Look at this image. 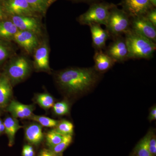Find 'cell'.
I'll return each instance as SVG.
<instances>
[{
    "instance_id": "6da1fadb",
    "label": "cell",
    "mask_w": 156,
    "mask_h": 156,
    "mask_svg": "<svg viewBox=\"0 0 156 156\" xmlns=\"http://www.w3.org/2000/svg\"><path fill=\"white\" fill-rule=\"evenodd\" d=\"M99 73L94 67L70 68L56 74V83L69 96L85 94L92 90L99 81Z\"/></svg>"
},
{
    "instance_id": "7a4b0ae2",
    "label": "cell",
    "mask_w": 156,
    "mask_h": 156,
    "mask_svg": "<svg viewBox=\"0 0 156 156\" xmlns=\"http://www.w3.org/2000/svg\"><path fill=\"white\" fill-rule=\"evenodd\" d=\"M124 34L128 59H149L152 57L156 50V43L136 33L131 28Z\"/></svg>"
},
{
    "instance_id": "3957f363",
    "label": "cell",
    "mask_w": 156,
    "mask_h": 156,
    "mask_svg": "<svg viewBox=\"0 0 156 156\" xmlns=\"http://www.w3.org/2000/svg\"><path fill=\"white\" fill-rule=\"evenodd\" d=\"M114 6L106 3L94 4L78 17V22L82 25L96 24L105 26L110 11Z\"/></svg>"
},
{
    "instance_id": "277c9868",
    "label": "cell",
    "mask_w": 156,
    "mask_h": 156,
    "mask_svg": "<svg viewBox=\"0 0 156 156\" xmlns=\"http://www.w3.org/2000/svg\"><path fill=\"white\" fill-rule=\"evenodd\" d=\"M129 17L124 10L114 6L110 11L105 25L107 31L114 37L125 33L130 28L131 20Z\"/></svg>"
},
{
    "instance_id": "5b68a950",
    "label": "cell",
    "mask_w": 156,
    "mask_h": 156,
    "mask_svg": "<svg viewBox=\"0 0 156 156\" xmlns=\"http://www.w3.org/2000/svg\"><path fill=\"white\" fill-rule=\"evenodd\" d=\"M6 70L5 75L11 84L14 85L28 76L31 71L30 63L24 56H16L10 61Z\"/></svg>"
},
{
    "instance_id": "8992f818",
    "label": "cell",
    "mask_w": 156,
    "mask_h": 156,
    "mask_svg": "<svg viewBox=\"0 0 156 156\" xmlns=\"http://www.w3.org/2000/svg\"><path fill=\"white\" fill-rule=\"evenodd\" d=\"M130 26L136 33L156 43V27L145 16L132 18Z\"/></svg>"
},
{
    "instance_id": "52a82bcc",
    "label": "cell",
    "mask_w": 156,
    "mask_h": 156,
    "mask_svg": "<svg viewBox=\"0 0 156 156\" xmlns=\"http://www.w3.org/2000/svg\"><path fill=\"white\" fill-rule=\"evenodd\" d=\"M3 7L9 16H29L37 17L26 0H5Z\"/></svg>"
},
{
    "instance_id": "ba28073f",
    "label": "cell",
    "mask_w": 156,
    "mask_h": 156,
    "mask_svg": "<svg viewBox=\"0 0 156 156\" xmlns=\"http://www.w3.org/2000/svg\"><path fill=\"white\" fill-rule=\"evenodd\" d=\"M123 10L132 18L145 16L153 6L149 0H123Z\"/></svg>"
},
{
    "instance_id": "9c48e42d",
    "label": "cell",
    "mask_w": 156,
    "mask_h": 156,
    "mask_svg": "<svg viewBox=\"0 0 156 156\" xmlns=\"http://www.w3.org/2000/svg\"><path fill=\"white\" fill-rule=\"evenodd\" d=\"M114 41L108 48L105 53L115 62H122L128 59V50L125 38L119 36L115 37Z\"/></svg>"
},
{
    "instance_id": "30bf717a",
    "label": "cell",
    "mask_w": 156,
    "mask_h": 156,
    "mask_svg": "<svg viewBox=\"0 0 156 156\" xmlns=\"http://www.w3.org/2000/svg\"><path fill=\"white\" fill-rule=\"evenodd\" d=\"M10 20L19 30L29 31L38 36L41 32V27L37 17L29 16H11Z\"/></svg>"
},
{
    "instance_id": "8fae6325",
    "label": "cell",
    "mask_w": 156,
    "mask_h": 156,
    "mask_svg": "<svg viewBox=\"0 0 156 156\" xmlns=\"http://www.w3.org/2000/svg\"><path fill=\"white\" fill-rule=\"evenodd\" d=\"M34 66L35 69L40 71L49 72V49L46 42L39 44L34 52Z\"/></svg>"
},
{
    "instance_id": "7c38bea8",
    "label": "cell",
    "mask_w": 156,
    "mask_h": 156,
    "mask_svg": "<svg viewBox=\"0 0 156 156\" xmlns=\"http://www.w3.org/2000/svg\"><path fill=\"white\" fill-rule=\"evenodd\" d=\"M13 40L28 53L34 52L39 44L37 35L29 31H18Z\"/></svg>"
},
{
    "instance_id": "4fadbf2b",
    "label": "cell",
    "mask_w": 156,
    "mask_h": 156,
    "mask_svg": "<svg viewBox=\"0 0 156 156\" xmlns=\"http://www.w3.org/2000/svg\"><path fill=\"white\" fill-rule=\"evenodd\" d=\"M34 108L33 105H27L13 100L8 105L7 110L14 118L21 119H29L33 114Z\"/></svg>"
},
{
    "instance_id": "5bb4252c",
    "label": "cell",
    "mask_w": 156,
    "mask_h": 156,
    "mask_svg": "<svg viewBox=\"0 0 156 156\" xmlns=\"http://www.w3.org/2000/svg\"><path fill=\"white\" fill-rule=\"evenodd\" d=\"M89 26L92 34L93 47L97 50H102L105 48L107 41L110 35L107 30L101 28L99 24H92Z\"/></svg>"
},
{
    "instance_id": "9a60e30c",
    "label": "cell",
    "mask_w": 156,
    "mask_h": 156,
    "mask_svg": "<svg viewBox=\"0 0 156 156\" xmlns=\"http://www.w3.org/2000/svg\"><path fill=\"white\" fill-rule=\"evenodd\" d=\"M94 68L97 72L103 73L107 71L115 63V61L102 50H96L94 56Z\"/></svg>"
},
{
    "instance_id": "2e32d148",
    "label": "cell",
    "mask_w": 156,
    "mask_h": 156,
    "mask_svg": "<svg viewBox=\"0 0 156 156\" xmlns=\"http://www.w3.org/2000/svg\"><path fill=\"white\" fill-rule=\"evenodd\" d=\"M12 84L7 76H0V108L8 106L12 95Z\"/></svg>"
},
{
    "instance_id": "e0dca14e",
    "label": "cell",
    "mask_w": 156,
    "mask_h": 156,
    "mask_svg": "<svg viewBox=\"0 0 156 156\" xmlns=\"http://www.w3.org/2000/svg\"><path fill=\"white\" fill-rule=\"evenodd\" d=\"M25 136L26 139L30 144L39 145L44 139L42 126L37 123L30 124L26 128Z\"/></svg>"
},
{
    "instance_id": "ac0fdd59",
    "label": "cell",
    "mask_w": 156,
    "mask_h": 156,
    "mask_svg": "<svg viewBox=\"0 0 156 156\" xmlns=\"http://www.w3.org/2000/svg\"><path fill=\"white\" fill-rule=\"evenodd\" d=\"M3 123L5 126V132L9 139V145L12 146L14 144L16 133L22 128V126L19 125L17 119L13 117H7Z\"/></svg>"
},
{
    "instance_id": "d6986e66",
    "label": "cell",
    "mask_w": 156,
    "mask_h": 156,
    "mask_svg": "<svg viewBox=\"0 0 156 156\" xmlns=\"http://www.w3.org/2000/svg\"><path fill=\"white\" fill-rule=\"evenodd\" d=\"M18 29L11 20L0 21V38L6 40H13Z\"/></svg>"
},
{
    "instance_id": "ffe728a7",
    "label": "cell",
    "mask_w": 156,
    "mask_h": 156,
    "mask_svg": "<svg viewBox=\"0 0 156 156\" xmlns=\"http://www.w3.org/2000/svg\"><path fill=\"white\" fill-rule=\"evenodd\" d=\"M31 8L36 14L45 15L53 0H26Z\"/></svg>"
},
{
    "instance_id": "44dd1931",
    "label": "cell",
    "mask_w": 156,
    "mask_h": 156,
    "mask_svg": "<svg viewBox=\"0 0 156 156\" xmlns=\"http://www.w3.org/2000/svg\"><path fill=\"white\" fill-rule=\"evenodd\" d=\"M148 132L143 138L140 140L134 150V154L136 156H152L149 148Z\"/></svg>"
},
{
    "instance_id": "7402d4cb",
    "label": "cell",
    "mask_w": 156,
    "mask_h": 156,
    "mask_svg": "<svg viewBox=\"0 0 156 156\" xmlns=\"http://www.w3.org/2000/svg\"><path fill=\"white\" fill-rule=\"evenodd\" d=\"M55 128L54 130L62 135H73V125L67 120L58 121L57 126Z\"/></svg>"
},
{
    "instance_id": "603a6c76",
    "label": "cell",
    "mask_w": 156,
    "mask_h": 156,
    "mask_svg": "<svg viewBox=\"0 0 156 156\" xmlns=\"http://www.w3.org/2000/svg\"><path fill=\"white\" fill-rule=\"evenodd\" d=\"M36 101L42 108L49 109L54 104L53 98L48 93H41L37 95Z\"/></svg>"
},
{
    "instance_id": "cb8c5ba5",
    "label": "cell",
    "mask_w": 156,
    "mask_h": 156,
    "mask_svg": "<svg viewBox=\"0 0 156 156\" xmlns=\"http://www.w3.org/2000/svg\"><path fill=\"white\" fill-rule=\"evenodd\" d=\"M29 119L37 122L39 123V125L43 127L49 128H55L57 126L58 122V121L51 119L49 117L36 115L34 114L32 115Z\"/></svg>"
},
{
    "instance_id": "d4e9b609",
    "label": "cell",
    "mask_w": 156,
    "mask_h": 156,
    "mask_svg": "<svg viewBox=\"0 0 156 156\" xmlns=\"http://www.w3.org/2000/svg\"><path fill=\"white\" fill-rule=\"evenodd\" d=\"M72 141V135H64L61 142L53 147L51 148L50 150L56 155H60L69 146Z\"/></svg>"
},
{
    "instance_id": "484cf974",
    "label": "cell",
    "mask_w": 156,
    "mask_h": 156,
    "mask_svg": "<svg viewBox=\"0 0 156 156\" xmlns=\"http://www.w3.org/2000/svg\"><path fill=\"white\" fill-rule=\"evenodd\" d=\"M64 136L58 133L54 129L49 131L46 136L47 145L50 148L53 147L61 142Z\"/></svg>"
},
{
    "instance_id": "4316f807",
    "label": "cell",
    "mask_w": 156,
    "mask_h": 156,
    "mask_svg": "<svg viewBox=\"0 0 156 156\" xmlns=\"http://www.w3.org/2000/svg\"><path fill=\"white\" fill-rule=\"evenodd\" d=\"M54 113L58 116H63L68 114L69 112V106L65 101L54 103L53 107Z\"/></svg>"
},
{
    "instance_id": "83f0119b",
    "label": "cell",
    "mask_w": 156,
    "mask_h": 156,
    "mask_svg": "<svg viewBox=\"0 0 156 156\" xmlns=\"http://www.w3.org/2000/svg\"><path fill=\"white\" fill-rule=\"evenodd\" d=\"M149 134V148L150 153L152 156L156 155V137L154 131L150 130L148 131Z\"/></svg>"
},
{
    "instance_id": "f1b7e54d",
    "label": "cell",
    "mask_w": 156,
    "mask_h": 156,
    "mask_svg": "<svg viewBox=\"0 0 156 156\" xmlns=\"http://www.w3.org/2000/svg\"><path fill=\"white\" fill-rule=\"evenodd\" d=\"M10 55V51L5 45L0 44V62L5 60Z\"/></svg>"
},
{
    "instance_id": "f546056e",
    "label": "cell",
    "mask_w": 156,
    "mask_h": 156,
    "mask_svg": "<svg viewBox=\"0 0 156 156\" xmlns=\"http://www.w3.org/2000/svg\"><path fill=\"white\" fill-rule=\"evenodd\" d=\"M146 17L156 27V10L151 9L145 15Z\"/></svg>"
},
{
    "instance_id": "4dcf8cb0",
    "label": "cell",
    "mask_w": 156,
    "mask_h": 156,
    "mask_svg": "<svg viewBox=\"0 0 156 156\" xmlns=\"http://www.w3.org/2000/svg\"><path fill=\"white\" fill-rule=\"evenodd\" d=\"M156 119V107L154 105L151 108L149 115L148 120L150 122Z\"/></svg>"
},
{
    "instance_id": "1f68e13d",
    "label": "cell",
    "mask_w": 156,
    "mask_h": 156,
    "mask_svg": "<svg viewBox=\"0 0 156 156\" xmlns=\"http://www.w3.org/2000/svg\"><path fill=\"white\" fill-rule=\"evenodd\" d=\"M50 150L44 149L41 151L38 156H56Z\"/></svg>"
},
{
    "instance_id": "d6a6232c",
    "label": "cell",
    "mask_w": 156,
    "mask_h": 156,
    "mask_svg": "<svg viewBox=\"0 0 156 156\" xmlns=\"http://www.w3.org/2000/svg\"><path fill=\"white\" fill-rule=\"evenodd\" d=\"M5 11L4 7L0 5V21L2 20L5 16Z\"/></svg>"
},
{
    "instance_id": "836d02e7",
    "label": "cell",
    "mask_w": 156,
    "mask_h": 156,
    "mask_svg": "<svg viewBox=\"0 0 156 156\" xmlns=\"http://www.w3.org/2000/svg\"><path fill=\"white\" fill-rule=\"evenodd\" d=\"M22 155L23 156H29V151L26 145H24L23 148Z\"/></svg>"
},
{
    "instance_id": "e575fe53",
    "label": "cell",
    "mask_w": 156,
    "mask_h": 156,
    "mask_svg": "<svg viewBox=\"0 0 156 156\" xmlns=\"http://www.w3.org/2000/svg\"><path fill=\"white\" fill-rule=\"evenodd\" d=\"M5 126H4V123H3L2 125H0V134L5 132Z\"/></svg>"
},
{
    "instance_id": "d590c367",
    "label": "cell",
    "mask_w": 156,
    "mask_h": 156,
    "mask_svg": "<svg viewBox=\"0 0 156 156\" xmlns=\"http://www.w3.org/2000/svg\"><path fill=\"white\" fill-rule=\"evenodd\" d=\"M149 1L153 6L155 7L156 6V0H149Z\"/></svg>"
},
{
    "instance_id": "8d00e7d4",
    "label": "cell",
    "mask_w": 156,
    "mask_h": 156,
    "mask_svg": "<svg viewBox=\"0 0 156 156\" xmlns=\"http://www.w3.org/2000/svg\"><path fill=\"white\" fill-rule=\"evenodd\" d=\"M131 156H136L134 154H131Z\"/></svg>"
},
{
    "instance_id": "74e56055",
    "label": "cell",
    "mask_w": 156,
    "mask_h": 156,
    "mask_svg": "<svg viewBox=\"0 0 156 156\" xmlns=\"http://www.w3.org/2000/svg\"><path fill=\"white\" fill-rule=\"evenodd\" d=\"M53 2H55V1H56V0H53Z\"/></svg>"
}]
</instances>
